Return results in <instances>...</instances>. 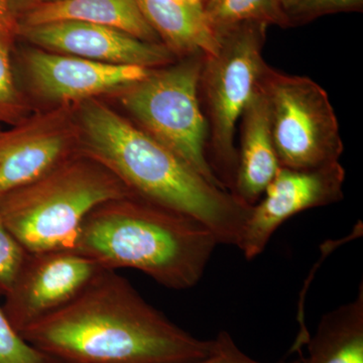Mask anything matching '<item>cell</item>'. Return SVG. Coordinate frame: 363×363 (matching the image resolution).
<instances>
[{
	"instance_id": "cell-1",
	"label": "cell",
	"mask_w": 363,
	"mask_h": 363,
	"mask_svg": "<svg viewBox=\"0 0 363 363\" xmlns=\"http://www.w3.org/2000/svg\"><path fill=\"white\" fill-rule=\"evenodd\" d=\"M21 336L63 363H193L215 346V339L201 340L177 326L108 269Z\"/></svg>"
},
{
	"instance_id": "cell-2",
	"label": "cell",
	"mask_w": 363,
	"mask_h": 363,
	"mask_svg": "<svg viewBox=\"0 0 363 363\" xmlns=\"http://www.w3.org/2000/svg\"><path fill=\"white\" fill-rule=\"evenodd\" d=\"M78 154L101 164L131 194L192 217L219 245L238 247L250 208L99 98L73 105Z\"/></svg>"
},
{
	"instance_id": "cell-3",
	"label": "cell",
	"mask_w": 363,
	"mask_h": 363,
	"mask_svg": "<svg viewBox=\"0 0 363 363\" xmlns=\"http://www.w3.org/2000/svg\"><path fill=\"white\" fill-rule=\"evenodd\" d=\"M218 245L201 222L131 194L95 208L73 250L104 269H138L180 291L199 283Z\"/></svg>"
},
{
	"instance_id": "cell-4",
	"label": "cell",
	"mask_w": 363,
	"mask_h": 363,
	"mask_svg": "<svg viewBox=\"0 0 363 363\" xmlns=\"http://www.w3.org/2000/svg\"><path fill=\"white\" fill-rule=\"evenodd\" d=\"M128 195L108 169L77 154L38 180L0 195V220L26 252L73 250L95 208Z\"/></svg>"
},
{
	"instance_id": "cell-5",
	"label": "cell",
	"mask_w": 363,
	"mask_h": 363,
	"mask_svg": "<svg viewBox=\"0 0 363 363\" xmlns=\"http://www.w3.org/2000/svg\"><path fill=\"white\" fill-rule=\"evenodd\" d=\"M204 55L185 57L116 93L133 123L222 189L208 161L209 126L199 99ZM226 190V189H225Z\"/></svg>"
},
{
	"instance_id": "cell-6",
	"label": "cell",
	"mask_w": 363,
	"mask_h": 363,
	"mask_svg": "<svg viewBox=\"0 0 363 363\" xmlns=\"http://www.w3.org/2000/svg\"><path fill=\"white\" fill-rule=\"evenodd\" d=\"M267 26L250 21L219 30L218 51L204 56L203 62L200 88L207 104L213 172L230 190L238 164L236 124L259 90L267 67L262 56Z\"/></svg>"
},
{
	"instance_id": "cell-7",
	"label": "cell",
	"mask_w": 363,
	"mask_h": 363,
	"mask_svg": "<svg viewBox=\"0 0 363 363\" xmlns=\"http://www.w3.org/2000/svg\"><path fill=\"white\" fill-rule=\"evenodd\" d=\"M260 90L279 166L314 169L339 162L344 147L338 119L321 86L311 78L267 65Z\"/></svg>"
},
{
	"instance_id": "cell-8",
	"label": "cell",
	"mask_w": 363,
	"mask_h": 363,
	"mask_svg": "<svg viewBox=\"0 0 363 363\" xmlns=\"http://www.w3.org/2000/svg\"><path fill=\"white\" fill-rule=\"evenodd\" d=\"M74 250L28 253L4 297V314L21 334L63 309L102 271Z\"/></svg>"
},
{
	"instance_id": "cell-9",
	"label": "cell",
	"mask_w": 363,
	"mask_h": 363,
	"mask_svg": "<svg viewBox=\"0 0 363 363\" xmlns=\"http://www.w3.org/2000/svg\"><path fill=\"white\" fill-rule=\"evenodd\" d=\"M77 154L73 105L30 113L0 130V195L38 180Z\"/></svg>"
},
{
	"instance_id": "cell-10",
	"label": "cell",
	"mask_w": 363,
	"mask_h": 363,
	"mask_svg": "<svg viewBox=\"0 0 363 363\" xmlns=\"http://www.w3.org/2000/svg\"><path fill=\"white\" fill-rule=\"evenodd\" d=\"M345 169L340 162L314 169H279L250 216L238 248L245 259L264 252L274 233L294 215L343 199Z\"/></svg>"
},
{
	"instance_id": "cell-11",
	"label": "cell",
	"mask_w": 363,
	"mask_h": 363,
	"mask_svg": "<svg viewBox=\"0 0 363 363\" xmlns=\"http://www.w3.org/2000/svg\"><path fill=\"white\" fill-rule=\"evenodd\" d=\"M21 63L30 90L44 101L75 105L104 94H116L147 77L152 69L101 63L30 47Z\"/></svg>"
},
{
	"instance_id": "cell-12",
	"label": "cell",
	"mask_w": 363,
	"mask_h": 363,
	"mask_svg": "<svg viewBox=\"0 0 363 363\" xmlns=\"http://www.w3.org/2000/svg\"><path fill=\"white\" fill-rule=\"evenodd\" d=\"M16 38L47 51L114 65L157 69L176 61L162 44L145 42L111 26L82 21L18 25Z\"/></svg>"
},
{
	"instance_id": "cell-13",
	"label": "cell",
	"mask_w": 363,
	"mask_h": 363,
	"mask_svg": "<svg viewBox=\"0 0 363 363\" xmlns=\"http://www.w3.org/2000/svg\"><path fill=\"white\" fill-rule=\"evenodd\" d=\"M240 121V150L231 194L252 207L281 168L260 85L241 114Z\"/></svg>"
},
{
	"instance_id": "cell-14",
	"label": "cell",
	"mask_w": 363,
	"mask_h": 363,
	"mask_svg": "<svg viewBox=\"0 0 363 363\" xmlns=\"http://www.w3.org/2000/svg\"><path fill=\"white\" fill-rule=\"evenodd\" d=\"M160 40L178 58L216 54L219 40L208 21L205 0H135Z\"/></svg>"
},
{
	"instance_id": "cell-15",
	"label": "cell",
	"mask_w": 363,
	"mask_h": 363,
	"mask_svg": "<svg viewBox=\"0 0 363 363\" xmlns=\"http://www.w3.org/2000/svg\"><path fill=\"white\" fill-rule=\"evenodd\" d=\"M65 21L111 26L145 42L162 44L135 0H55L23 14L18 18V25Z\"/></svg>"
},
{
	"instance_id": "cell-16",
	"label": "cell",
	"mask_w": 363,
	"mask_h": 363,
	"mask_svg": "<svg viewBox=\"0 0 363 363\" xmlns=\"http://www.w3.org/2000/svg\"><path fill=\"white\" fill-rule=\"evenodd\" d=\"M300 363H363V286L352 302L327 313Z\"/></svg>"
},
{
	"instance_id": "cell-17",
	"label": "cell",
	"mask_w": 363,
	"mask_h": 363,
	"mask_svg": "<svg viewBox=\"0 0 363 363\" xmlns=\"http://www.w3.org/2000/svg\"><path fill=\"white\" fill-rule=\"evenodd\" d=\"M205 11L215 33L250 21L290 28L279 0H205Z\"/></svg>"
},
{
	"instance_id": "cell-18",
	"label": "cell",
	"mask_w": 363,
	"mask_h": 363,
	"mask_svg": "<svg viewBox=\"0 0 363 363\" xmlns=\"http://www.w3.org/2000/svg\"><path fill=\"white\" fill-rule=\"evenodd\" d=\"M16 35H0V123L13 125L30 114V105L14 78L13 50Z\"/></svg>"
},
{
	"instance_id": "cell-19",
	"label": "cell",
	"mask_w": 363,
	"mask_h": 363,
	"mask_svg": "<svg viewBox=\"0 0 363 363\" xmlns=\"http://www.w3.org/2000/svg\"><path fill=\"white\" fill-rule=\"evenodd\" d=\"M0 363H63L28 343L0 307Z\"/></svg>"
},
{
	"instance_id": "cell-20",
	"label": "cell",
	"mask_w": 363,
	"mask_h": 363,
	"mask_svg": "<svg viewBox=\"0 0 363 363\" xmlns=\"http://www.w3.org/2000/svg\"><path fill=\"white\" fill-rule=\"evenodd\" d=\"M363 0H298L286 13L290 26L305 25L321 16L362 11Z\"/></svg>"
},
{
	"instance_id": "cell-21",
	"label": "cell",
	"mask_w": 363,
	"mask_h": 363,
	"mask_svg": "<svg viewBox=\"0 0 363 363\" xmlns=\"http://www.w3.org/2000/svg\"><path fill=\"white\" fill-rule=\"evenodd\" d=\"M26 257L25 250L0 220V297L11 288Z\"/></svg>"
},
{
	"instance_id": "cell-22",
	"label": "cell",
	"mask_w": 363,
	"mask_h": 363,
	"mask_svg": "<svg viewBox=\"0 0 363 363\" xmlns=\"http://www.w3.org/2000/svg\"><path fill=\"white\" fill-rule=\"evenodd\" d=\"M214 339L215 346L211 354L193 363H262L245 354L227 332L221 331ZM281 363H300V359Z\"/></svg>"
},
{
	"instance_id": "cell-23",
	"label": "cell",
	"mask_w": 363,
	"mask_h": 363,
	"mask_svg": "<svg viewBox=\"0 0 363 363\" xmlns=\"http://www.w3.org/2000/svg\"><path fill=\"white\" fill-rule=\"evenodd\" d=\"M18 21L9 9V0H0V35L11 33L16 35Z\"/></svg>"
},
{
	"instance_id": "cell-24",
	"label": "cell",
	"mask_w": 363,
	"mask_h": 363,
	"mask_svg": "<svg viewBox=\"0 0 363 363\" xmlns=\"http://www.w3.org/2000/svg\"><path fill=\"white\" fill-rule=\"evenodd\" d=\"M55 0H9V9L16 21L20 16Z\"/></svg>"
},
{
	"instance_id": "cell-25",
	"label": "cell",
	"mask_w": 363,
	"mask_h": 363,
	"mask_svg": "<svg viewBox=\"0 0 363 363\" xmlns=\"http://www.w3.org/2000/svg\"><path fill=\"white\" fill-rule=\"evenodd\" d=\"M279 4H281V7H283L284 11H285L286 14L289 13L291 9L296 4H297L298 0H279ZM288 18V16H286Z\"/></svg>"
}]
</instances>
